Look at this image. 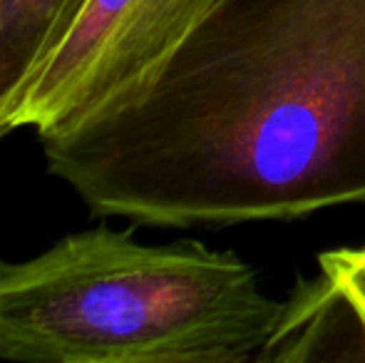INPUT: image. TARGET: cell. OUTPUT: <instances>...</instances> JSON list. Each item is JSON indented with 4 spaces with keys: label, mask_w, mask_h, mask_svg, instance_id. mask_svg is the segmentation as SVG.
Segmentation results:
<instances>
[{
    "label": "cell",
    "mask_w": 365,
    "mask_h": 363,
    "mask_svg": "<svg viewBox=\"0 0 365 363\" xmlns=\"http://www.w3.org/2000/svg\"><path fill=\"white\" fill-rule=\"evenodd\" d=\"M284 314L249 264L199 242L95 227L0 259V361L261 363Z\"/></svg>",
    "instance_id": "cell-2"
},
{
    "label": "cell",
    "mask_w": 365,
    "mask_h": 363,
    "mask_svg": "<svg viewBox=\"0 0 365 363\" xmlns=\"http://www.w3.org/2000/svg\"><path fill=\"white\" fill-rule=\"evenodd\" d=\"M97 214L157 227L365 202V0H217L152 73L40 135Z\"/></svg>",
    "instance_id": "cell-1"
},
{
    "label": "cell",
    "mask_w": 365,
    "mask_h": 363,
    "mask_svg": "<svg viewBox=\"0 0 365 363\" xmlns=\"http://www.w3.org/2000/svg\"><path fill=\"white\" fill-rule=\"evenodd\" d=\"M90 0H0V127Z\"/></svg>",
    "instance_id": "cell-5"
},
{
    "label": "cell",
    "mask_w": 365,
    "mask_h": 363,
    "mask_svg": "<svg viewBox=\"0 0 365 363\" xmlns=\"http://www.w3.org/2000/svg\"><path fill=\"white\" fill-rule=\"evenodd\" d=\"M217 0H90L55 55L8 112L18 127L48 135L117 100L177 50Z\"/></svg>",
    "instance_id": "cell-3"
},
{
    "label": "cell",
    "mask_w": 365,
    "mask_h": 363,
    "mask_svg": "<svg viewBox=\"0 0 365 363\" xmlns=\"http://www.w3.org/2000/svg\"><path fill=\"white\" fill-rule=\"evenodd\" d=\"M365 361V247L318 259V276L301 284L264 361ZM261 361V363H264Z\"/></svg>",
    "instance_id": "cell-4"
}]
</instances>
